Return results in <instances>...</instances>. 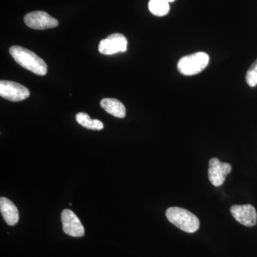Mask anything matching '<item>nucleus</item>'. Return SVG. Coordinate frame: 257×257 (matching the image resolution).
I'll return each instance as SVG.
<instances>
[{"label": "nucleus", "mask_w": 257, "mask_h": 257, "mask_svg": "<svg viewBox=\"0 0 257 257\" xmlns=\"http://www.w3.org/2000/svg\"><path fill=\"white\" fill-rule=\"evenodd\" d=\"M127 40L120 33H114L101 40L99 45V51L105 55H114L119 52H126Z\"/></svg>", "instance_id": "nucleus-5"}, {"label": "nucleus", "mask_w": 257, "mask_h": 257, "mask_svg": "<svg viewBox=\"0 0 257 257\" xmlns=\"http://www.w3.org/2000/svg\"><path fill=\"white\" fill-rule=\"evenodd\" d=\"M149 10L155 16L163 17L170 12V3L167 0H150L149 3Z\"/></svg>", "instance_id": "nucleus-13"}, {"label": "nucleus", "mask_w": 257, "mask_h": 257, "mask_svg": "<svg viewBox=\"0 0 257 257\" xmlns=\"http://www.w3.org/2000/svg\"><path fill=\"white\" fill-rule=\"evenodd\" d=\"M10 53L17 63L37 75L45 76L47 65L45 61L28 49L20 46L10 47Z\"/></svg>", "instance_id": "nucleus-1"}, {"label": "nucleus", "mask_w": 257, "mask_h": 257, "mask_svg": "<svg viewBox=\"0 0 257 257\" xmlns=\"http://www.w3.org/2000/svg\"><path fill=\"white\" fill-rule=\"evenodd\" d=\"M0 211L5 222L10 226L17 224L20 219L18 208L14 203L6 197L0 199Z\"/></svg>", "instance_id": "nucleus-10"}, {"label": "nucleus", "mask_w": 257, "mask_h": 257, "mask_svg": "<svg viewBox=\"0 0 257 257\" xmlns=\"http://www.w3.org/2000/svg\"><path fill=\"white\" fill-rule=\"evenodd\" d=\"M76 120L83 127L89 128V130H101L104 128V124L100 120L92 119L86 113H78L76 115Z\"/></svg>", "instance_id": "nucleus-12"}, {"label": "nucleus", "mask_w": 257, "mask_h": 257, "mask_svg": "<svg viewBox=\"0 0 257 257\" xmlns=\"http://www.w3.org/2000/svg\"><path fill=\"white\" fill-rule=\"evenodd\" d=\"M209 62V57L207 53L197 52L181 58L177 64V69L183 75H195L202 72Z\"/></svg>", "instance_id": "nucleus-3"}, {"label": "nucleus", "mask_w": 257, "mask_h": 257, "mask_svg": "<svg viewBox=\"0 0 257 257\" xmlns=\"http://www.w3.org/2000/svg\"><path fill=\"white\" fill-rule=\"evenodd\" d=\"M230 211L233 217L241 224L249 227L256 224V211L251 204L233 205L230 208Z\"/></svg>", "instance_id": "nucleus-9"}, {"label": "nucleus", "mask_w": 257, "mask_h": 257, "mask_svg": "<svg viewBox=\"0 0 257 257\" xmlns=\"http://www.w3.org/2000/svg\"><path fill=\"white\" fill-rule=\"evenodd\" d=\"M25 23L27 26L34 30H47L58 26L59 23L48 13L35 11L25 15Z\"/></svg>", "instance_id": "nucleus-6"}, {"label": "nucleus", "mask_w": 257, "mask_h": 257, "mask_svg": "<svg viewBox=\"0 0 257 257\" xmlns=\"http://www.w3.org/2000/svg\"><path fill=\"white\" fill-rule=\"evenodd\" d=\"M30 92L28 88L15 82L2 80L0 82V96L11 101H20L28 99Z\"/></svg>", "instance_id": "nucleus-4"}, {"label": "nucleus", "mask_w": 257, "mask_h": 257, "mask_svg": "<svg viewBox=\"0 0 257 257\" xmlns=\"http://www.w3.org/2000/svg\"><path fill=\"white\" fill-rule=\"evenodd\" d=\"M61 219L62 228L66 234L73 237H81L84 236V226L79 220L78 216L76 215L73 211L70 209H64L62 211Z\"/></svg>", "instance_id": "nucleus-8"}, {"label": "nucleus", "mask_w": 257, "mask_h": 257, "mask_svg": "<svg viewBox=\"0 0 257 257\" xmlns=\"http://www.w3.org/2000/svg\"><path fill=\"white\" fill-rule=\"evenodd\" d=\"M231 165L226 162H221L217 158L209 160L208 175L211 183L219 187L224 183L226 176L231 172Z\"/></svg>", "instance_id": "nucleus-7"}, {"label": "nucleus", "mask_w": 257, "mask_h": 257, "mask_svg": "<svg viewBox=\"0 0 257 257\" xmlns=\"http://www.w3.org/2000/svg\"><path fill=\"white\" fill-rule=\"evenodd\" d=\"M246 81L250 87H256L257 85V60L246 72Z\"/></svg>", "instance_id": "nucleus-14"}, {"label": "nucleus", "mask_w": 257, "mask_h": 257, "mask_svg": "<svg viewBox=\"0 0 257 257\" xmlns=\"http://www.w3.org/2000/svg\"><path fill=\"white\" fill-rule=\"evenodd\" d=\"M101 107L109 113L118 118H124L126 116V109L121 101L112 98H104L101 101Z\"/></svg>", "instance_id": "nucleus-11"}, {"label": "nucleus", "mask_w": 257, "mask_h": 257, "mask_svg": "<svg viewBox=\"0 0 257 257\" xmlns=\"http://www.w3.org/2000/svg\"><path fill=\"white\" fill-rule=\"evenodd\" d=\"M175 0H167V2H168L169 3H173V2H175Z\"/></svg>", "instance_id": "nucleus-15"}, {"label": "nucleus", "mask_w": 257, "mask_h": 257, "mask_svg": "<svg viewBox=\"0 0 257 257\" xmlns=\"http://www.w3.org/2000/svg\"><path fill=\"white\" fill-rule=\"evenodd\" d=\"M166 216L172 224L187 233L196 232L200 225L197 216L183 208L170 207L166 211Z\"/></svg>", "instance_id": "nucleus-2"}]
</instances>
